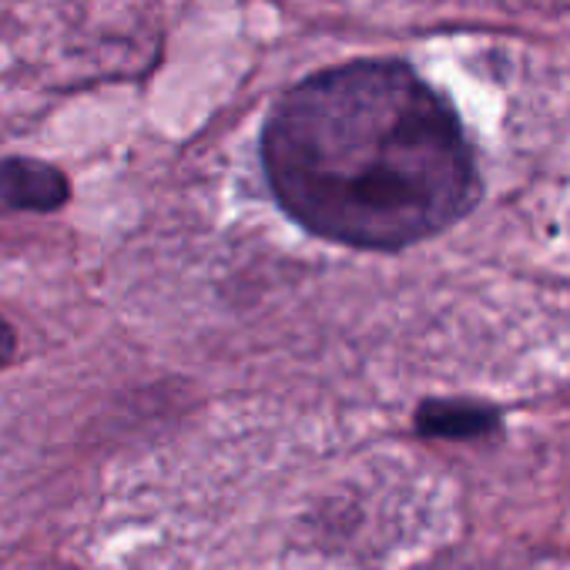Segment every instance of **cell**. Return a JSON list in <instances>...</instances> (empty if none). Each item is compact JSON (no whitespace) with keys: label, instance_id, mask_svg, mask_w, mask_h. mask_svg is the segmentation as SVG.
Listing matches in <instances>:
<instances>
[{"label":"cell","instance_id":"cell-1","mask_svg":"<svg viewBox=\"0 0 570 570\" xmlns=\"http://www.w3.org/2000/svg\"><path fill=\"white\" fill-rule=\"evenodd\" d=\"M262 161L299 225L360 248L440 235L480 198L456 111L400 61H360L293 88L268 115Z\"/></svg>","mask_w":570,"mask_h":570},{"label":"cell","instance_id":"cell-2","mask_svg":"<svg viewBox=\"0 0 570 570\" xmlns=\"http://www.w3.org/2000/svg\"><path fill=\"white\" fill-rule=\"evenodd\" d=\"M0 198L14 208L51 212L65 205L68 181L61 171L41 161H4L0 165Z\"/></svg>","mask_w":570,"mask_h":570},{"label":"cell","instance_id":"cell-3","mask_svg":"<svg viewBox=\"0 0 570 570\" xmlns=\"http://www.w3.org/2000/svg\"><path fill=\"white\" fill-rule=\"evenodd\" d=\"M420 430L433 436H476L497 423L490 410L480 406H460V403H430L420 413Z\"/></svg>","mask_w":570,"mask_h":570},{"label":"cell","instance_id":"cell-4","mask_svg":"<svg viewBox=\"0 0 570 570\" xmlns=\"http://www.w3.org/2000/svg\"><path fill=\"white\" fill-rule=\"evenodd\" d=\"M11 350H14V336H11L8 323H0V363L11 356Z\"/></svg>","mask_w":570,"mask_h":570}]
</instances>
